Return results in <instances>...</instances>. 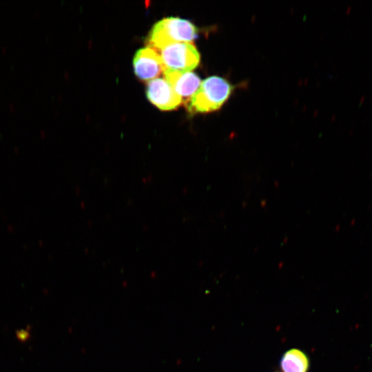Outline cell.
<instances>
[{
  "mask_svg": "<svg viewBox=\"0 0 372 372\" xmlns=\"http://www.w3.org/2000/svg\"><path fill=\"white\" fill-rule=\"evenodd\" d=\"M350 9H351V7L349 6V7L348 8V9L347 10V12L348 13H349Z\"/></svg>",
  "mask_w": 372,
  "mask_h": 372,
  "instance_id": "10",
  "label": "cell"
},
{
  "mask_svg": "<svg viewBox=\"0 0 372 372\" xmlns=\"http://www.w3.org/2000/svg\"><path fill=\"white\" fill-rule=\"evenodd\" d=\"M163 74L165 80L186 103L198 90L201 83L199 76L192 72L165 70Z\"/></svg>",
  "mask_w": 372,
  "mask_h": 372,
  "instance_id": "6",
  "label": "cell"
},
{
  "mask_svg": "<svg viewBox=\"0 0 372 372\" xmlns=\"http://www.w3.org/2000/svg\"><path fill=\"white\" fill-rule=\"evenodd\" d=\"M146 94L149 101L162 110H174L183 101L168 82L162 78H156L148 82Z\"/></svg>",
  "mask_w": 372,
  "mask_h": 372,
  "instance_id": "5",
  "label": "cell"
},
{
  "mask_svg": "<svg viewBox=\"0 0 372 372\" xmlns=\"http://www.w3.org/2000/svg\"><path fill=\"white\" fill-rule=\"evenodd\" d=\"M309 365L307 353L297 348L285 351L280 361L281 372H308Z\"/></svg>",
  "mask_w": 372,
  "mask_h": 372,
  "instance_id": "7",
  "label": "cell"
},
{
  "mask_svg": "<svg viewBox=\"0 0 372 372\" xmlns=\"http://www.w3.org/2000/svg\"><path fill=\"white\" fill-rule=\"evenodd\" d=\"M364 99H365V96L363 95L362 97H361V99L360 101V104H361L364 101Z\"/></svg>",
  "mask_w": 372,
  "mask_h": 372,
  "instance_id": "9",
  "label": "cell"
},
{
  "mask_svg": "<svg viewBox=\"0 0 372 372\" xmlns=\"http://www.w3.org/2000/svg\"><path fill=\"white\" fill-rule=\"evenodd\" d=\"M133 66L136 76L145 81L156 79L165 69L160 54L149 47L136 52Z\"/></svg>",
  "mask_w": 372,
  "mask_h": 372,
  "instance_id": "4",
  "label": "cell"
},
{
  "mask_svg": "<svg viewBox=\"0 0 372 372\" xmlns=\"http://www.w3.org/2000/svg\"><path fill=\"white\" fill-rule=\"evenodd\" d=\"M198 37L196 27L190 21L178 17H167L157 22L150 30L148 47L158 52L176 43H189Z\"/></svg>",
  "mask_w": 372,
  "mask_h": 372,
  "instance_id": "1",
  "label": "cell"
},
{
  "mask_svg": "<svg viewBox=\"0 0 372 372\" xmlns=\"http://www.w3.org/2000/svg\"><path fill=\"white\" fill-rule=\"evenodd\" d=\"M16 336L20 342H26L30 337V330L28 329H22L16 331Z\"/></svg>",
  "mask_w": 372,
  "mask_h": 372,
  "instance_id": "8",
  "label": "cell"
},
{
  "mask_svg": "<svg viewBox=\"0 0 372 372\" xmlns=\"http://www.w3.org/2000/svg\"><path fill=\"white\" fill-rule=\"evenodd\" d=\"M231 91V85L223 78L208 77L188 101L187 110L192 114L216 110L227 100Z\"/></svg>",
  "mask_w": 372,
  "mask_h": 372,
  "instance_id": "2",
  "label": "cell"
},
{
  "mask_svg": "<svg viewBox=\"0 0 372 372\" xmlns=\"http://www.w3.org/2000/svg\"><path fill=\"white\" fill-rule=\"evenodd\" d=\"M165 70L189 72L200 62V54L190 43H176L168 45L158 52Z\"/></svg>",
  "mask_w": 372,
  "mask_h": 372,
  "instance_id": "3",
  "label": "cell"
}]
</instances>
